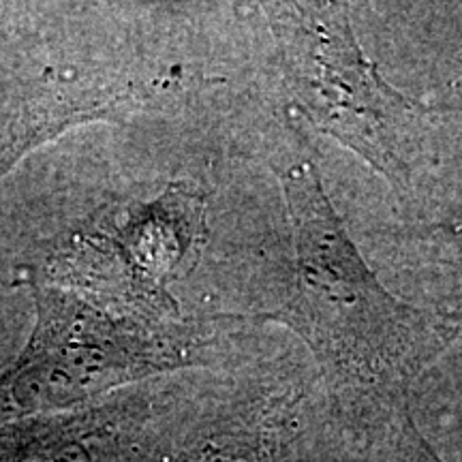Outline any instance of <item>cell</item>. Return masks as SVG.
Here are the masks:
<instances>
[{"label":"cell","mask_w":462,"mask_h":462,"mask_svg":"<svg viewBox=\"0 0 462 462\" xmlns=\"http://www.w3.org/2000/svg\"><path fill=\"white\" fill-rule=\"evenodd\" d=\"M296 429V398L268 394L215 415L176 448L142 462H287Z\"/></svg>","instance_id":"cell-5"},{"label":"cell","mask_w":462,"mask_h":462,"mask_svg":"<svg viewBox=\"0 0 462 462\" xmlns=\"http://www.w3.org/2000/svg\"><path fill=\"white\" fill-rule=\"evenodd\" d=\"M296 270L287 302L265 321L282 323L319 364L328 396L357 430L379 432L409 407V390L462 328L402 302L381 285L334 210L310 163L282 176Z\"/></svg>","instance_id":"cell-1"},{"label":"cell","mask_w":462,"mask_h":462,"mask_svg":"<svg viewBox=\"0 0 462 462\" xmlns=\"http://www.w3.org/2000/svg\"><path fill=\"white\" fill-rule=\"evenodd\" d=\"M282 73L315 129L396 187H409L424 109L390 86L357 43L345 5H274Z\"/></svg>","instance_id":"cell-3"},{"label":"cell","mask_w":462,"mask_h":462,"mask_svg":"<svg viewBox=\"0 0 462 462\" xmlns=\"http://www.w3.org/2000/svg\"><path fill=\"white\" fill-rule=\"evenodd\" d=\"M37 330L0 374V426L56 413L152 374L210 362L208 326L178 315L114 310L37 291Z\"/></svg>","instance_id":"cell-2"},{"label":"cell","mask_w":462,"mask_h":462,"mask_svg":"<svg viewBox=\"0 0 462 462\" xmlns=\"http://www.w3.org/2000/svg\"><path fill=\"white\" fill-rule=\"evenodd\" d=\"M204 195L171 184L152 204L140 206L118 227L116 240L131 296L150 310L176 313L165 285L198 263L204 245Z\"/></svg>","instance_id":"cell-4"},{"label":"cell","mask_w":462,"mask_h":462,"mask_svg":"<svg viewBox=\"0 0 462 462\" xmlns=\"http://www.w3.org/2000/svg\"><path fill=\"white\" fill-rule=\"evenodd\" d=\"M377 437L383 439L390 462H443L418 430L409 407L402 409Z\"/></svg>","instance_id":"cell-6"}]
</instances>
